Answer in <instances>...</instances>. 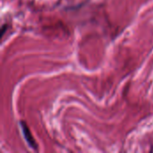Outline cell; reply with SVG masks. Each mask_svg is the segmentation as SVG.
Here are the masks:
<instances>
[{"mask_svg":"<svg viewBox=\"0 0 153 153\" xmlns=\"http://www.w3.org/2000/svg\"><path fill=\"white\" fill-rule=\"evenodd\" d=\"M20 124H21L20 126H21V128H22V134H23V136H24L25 141L27 142L28 145H29L30 148H32V149H34V150H37V148H38L37 143H36L35 141L33 140V137H32V135H31V133H30L29 127L26 126V124H25L24 122H21Z\"/></svg>","mask_w":153,"mask_h":153,"instance_id":"6da1fadb","label":"cell"}]
</instances>
